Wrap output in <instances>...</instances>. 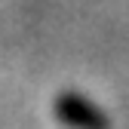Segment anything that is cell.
<instances>
[{
    "label": "cell",
    "mask_w": 129,
    "mask_h": 129,
    "mask_svg": "<svg viewBox=\"0 0 129 129\" xmlns=\"http://www.w3.org/2000/svg\"><path fill=\"white\" fill-rule=\"evenodd\" d=\"M52 111H55V120L68 129H111L108 114L80 92H61Z\"/></svg>",
    "instance_id": "1"
}]
</instances>
